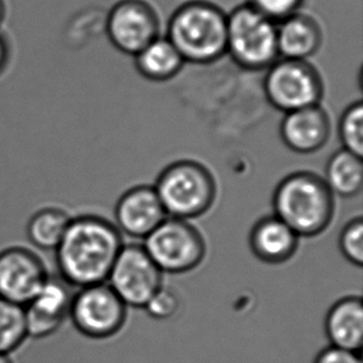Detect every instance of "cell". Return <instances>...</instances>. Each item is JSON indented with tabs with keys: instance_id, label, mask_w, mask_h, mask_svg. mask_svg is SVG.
Here are the masks:
<instances>
[{
	"instance_id": "52a82bcc",
	"label": "cell",
	"mask_w": 363,
	"mask_h": 363,
	"mask_svg": "<svg viewBox=\"0 0 363 363\" xmlns=\"http://www.w3.org/2000/svg\"><path fill=\"white\" fill-rule=\"evenodd\" d=\"M263 91L274 108L290 113L320 104L324 82L309 61L278 59L267 69Z\"/></svg>"
},
{
	"instance_id": "e0dca14e",
	"label": "cell",
	"mask_w": 363,
	"mask_h": 363,
	"mask_svg": "<svg viewBox=\"0 0 363 363\" xmlns=\"http://www.w3.org/2000/svg\"><path fill=\"white\" fill-rule=\"evenodd\" d=\"M330 346L359 352L363 342V304L359 296H345L330 308L325 318Z\"/></svg>"
},
{
	"instance_id": "8fae6325",
	"label": "cell",
	"mask_w": 363,
	"mask_h": 363,
	"mask_svg": "<svg viewBox=\"0 0 363 363\" xmlns=\"http://www.w3.org/2000/svg\"><path fill=\"white\" fill-rule=\"evenodd\" d=\"M50 277L44 260L24 245L0 250V298L24 308Z\"/></svg>"
},
{
	"instance_id": "7402d4cb",
	"label": "cell",
	"mask_w": 363,
	"mask_h": 363,
	"mask_svg": "<svg viewBox=\"0 0 363 363\" xmlns=\"http://www.w3.org/2000/svg\"><path fill=\"white\" fill-rule=\"evenodd\" d=\"M339 137L342 149L357 157L363 155V104L361 101L345 109L339 123Z\"/></svg>"
},
{
	"instance_id": "ba28073f",
	"label": "cell",
	"mask_w": 363,
	"mask_h": 363,
	"mask_svg": "<svg viewBox=\"0 0 363 363\" xmlns=\"http://www.w3.org/2000/svg\"><path fill=\"white\" fill-rule=\"evenodd\" d=\"M127 308L107 283L89 285L74 291L69 319L89 339H111L125 325Z\"/></svg>"
},
{
	"instance_id": "5b68a950",
	"label": "cell",
	"mask_w": 363,
	"mask_h": 363,
	"mask_svg": "<svg viewBox=\"0 0 363 363\" xmlns=\"http://www.w3.org/2000/svg\"><path fill=\"white\" fill-rule=\"evenodd\" d=\"M226 54L247 71H262L279 59L277 24L248 4L227 14Z\"/></svg>"
},
{
	"instance_id": "5bb4252c",
	"label": "cell",
	"mask_w": 363,
	"mask_h": 363,
	"mask_svg": "<svg viewBox=\"0 0 363 363\" xmlns=\"http://www.w3.org/2000/svg\"><path fill=\"white\" fill-rule=\"evenodd\" d=\"M331 122L320 104L285 113L280 123V138L291 152L313 154L329 142Z\"/></svg>"
},
{
	"instance_id": "2e32d148",
	"label": "cell",
	"mask_w": 363,
	"mask_h": 363,
	"mask_svg": "<svg viewBox=\"0 0 363 363\" xmlns=\"http://www.w3.org/2000/svg\"><path fill=\"white\" fill-rule=\"evenodd\" d=\"M323 40L319 23L300 11L277 24L279 59L308 61L319 51Z\"/></svg>"
},
{
	"instance_id": "7c38bea8",
	"label": "cell",
	"mask_w": 363,
	"mask_h": 363,
	"mask_svg": "<svg viewBox=\"0 0 363 363\" xmlns=\"http://www.w3.org/2000/svg\"><path fill=\"white\" fill-rule=\"evenodd\" d=\"M74 288L50 275L29 304L24 306L28 339L43 340L56 334L69 319Z\"/></svg>"
},
{
	"instance_id": "4316f807",
	"label": "cell",
	"mask_w": 363,
	"mask_h": 363,
	"mask_svg": "<svg viewBox=\"0 0 363 363\" xmlns=\"http://www.w3.org/2000/svg\"><path fill=\"white\" fill-rule=\"evenodd\" d=\"M10 61V48L8 40L0 33V76L4 74Z\"/></svg>"
},
{
	"instance_id": "6da1fadb",
	"label": "cell",
	"mask_w": 363,
	"mask_h": 363,
	"mask_svg": "<svg viewBox=\"0 0 363 363\" xmlns=\"http://www.w3.org/2000/svg\"><path fill=\"white\" fill-rule=\"evenodd\" d=\"M123 245L113 222L97 215L72 217L55 250L60 278L74 289L107 283Z\"/></svg>"
},
{
	"instance_id": "3957f363",
	"label": "cell",
	"mask_w": 363,
	"mask_h": 363,
	"mask_svg": "<svg viewBox=\"0 0 363 363\" xmlns=\"http://www.w3.org/2000/svg\"><path fill=\"white\" fill-rule=\"evenodd\" d=\"M167 38L185 64H213L226 54L227 14L210 1H187L174 10Z\"/></svg>"
},
{
	"instance_id": "f1b7e54d",
	"label": "cell",
	"mask_w": 363,
	"mask_h": 363,
	"mask_svg": "<svg viewBox=\"0 0 363 363\" xmlns=\"http://www.w3.org/2000/svg\"><path fill=\"white\" fill-rule=\"evenodd\" d=\"M0 363H14L8 354H0Z\"/></svg>"
},
{
	"instance_id": "30bf717a",
	"label": "cell",
	"mask_w": 363,
	"mask_h": 363,
	"mask_svg": "<svg viewBox=\"0 0 363 363\" xmlns=\"http://www.w3.org/2000/svg\"><path fill=\"white\" fill-rule=\"evenodd\" d=\"M106 33L116 49L135 56L160 36V21L147 1L121 0L109 10Z\"/></svg>"
},
{
	"instance_id": "9c48e42d",
	"label": "cell",
	"mask_w": 363,
	"mask_h": 363,
	"mask_svg": "<svg viewBox=\"0 0 363 363\" xmlns=\"http://www.w3.org/2000/svg\"><path fill=\"white\" fill-rule=\"evenodd\" d=\"M107 284L130 308L143 309L162 286V272L143 245H123Z\"/></svg>"
},
{
	"instance_id": "9a60e30c",
	"label": "cell",
	"mask_w": 363,
	"mask_h": 363,
	"mask_svg": "<svg viewBox=\"0 0 363 363\" xmlns=\"http://www.w3.org/2000/svg\"><path fill=\"white\" fill-rule=\"evenodd\" d=\"M300 237L275 215L262 217L250 233L252 253L267 264H283L296 253Z\"/></svg>"
},
{
	"instance_id": "83f0119b",
	"label": "cell",
	"mask_w": 363,
	"mask_h": 363,
	"mask_svg": "<svg viewBox=\"0 0 363 363\" xmlns=\"http://www.w3.org/2000/svg\"><path fill=\"white\" fill-rule=\"evenodd\" d=\"M5 15H6V5H5L4 0H0V28L4 23Z\"/></svg>"
},
{
	"instance_id": "8992f818",
	"label": "cell",
	"mask_w": 363,
	"mask_h": 363,
	"mask_svg": "<svg viewBox=\"0 0 363 363\" xmlns=\"http://www.w3.org/2000/svg\"><path fill=\"white\" fill-rule=\"evenodd\" d=\"M144 250L162 273L184 274L201 264L206 242L190 222L167 217L144 240Z\"/></svg>"
},
{
	"instance_id": "277c9868",
	"label": "cell",
	"mask_w": 363,
	"mask_h": 363,
	"mask_svg": "<svg viewBox=\"0 0 363 363\" xmlns=\"http://www.w3.org/2000/svg\"><path fill=\"white\" fill-rule=\"evenodd\" d=\"M167 217L192 220L205 215L215 203L217 185L201 162L179 160L162 170L154 185Z\"/></svg>"
},
{
	"instance_id": "d4e9b609",
	"label": "cell",
	"mask_w": 363,
	"mask_h": 363,
	"mask_svg": "<svg viewBox=\"0 0 363 363\" xmlns=\"http://www.w3.org/2000/svg\"><path fill=\"white\" fill-rule=\"evenodd\" d=\"M304 0H247L245 4L278 24L299 11Z\"/></svg>"
},
{
	"instance_id": "ac0fdd59",
	"label": "cell",
	"mask_w": 363,
	"mask_h": 363,
	"mask_svg": "<svg viewBox=\"0 0 363 363\" xmlns=\"http://www.w3.org/2000/svg\"><path fill=\"white\" fill-rule=\"evenodd\" d=\"M138 72L144 79L164 82L182 71L185 61L167 36H159L134 56Z\"/></svg>"
},
{
	"instance_id": "d6986e66",
	"label": "cell",
	"mask_w": 363,
	"mask_h": 363,
	"mask_svg": "<svg viewBox=\"0 0 363 363\" xmlns=\"http://www.w3.org/2000/svg\"><path fill=\"white\" fill-rule=\"evenodd\" d=\"M71 220L72 216L64 207L57 205L40 207L30 216L26 225V237L38 250L55 252Z\"/></svg>"
},
{
	"instance_id": "4fadbf2b",
	"label": "cell",
	"mask_w": 363,
	"mask_h": 363,
	"mask_svg": "<svg viewBox=\"0 0 363 363\" xmlns=\"http://www.w3.org/2000/svg\"><path fill=\"white\" fill-rule=\"evenodd\" d=\"M167 217L155 189L149 185L129 189L114 207V225L130 238L145 240Z\"/></svg>"
},
{
	"instance_id": "484cf974",
	"label": "cell",
	"mask_w": 363,
	"mask_h": 363,
	"mask_svg": "<svg viewBox=\"0 0 363 363\" xmlns=\"http://www.w3.org/2000/svg\"><path fill=\"white\" fill-rule=\"evenodd\" d=\"M314 363H362V361L359 352L329 346L320 351L315 357Z\"/></svg>"
},
{
	"instance_id": "603a6c76",
	"label": "cell",
	"mask_w": 363,
	"mask_h": 363,
	"mask_svg": "<svg viewBox=\"0 0 363 363\" xmlns=\"http://www.w3.org/2000/svg\"><path fill=\"white\" fill-rule=\"evenodd\" d=\"M339 247L345 259L361 268L363 265V220L352 218L340 233Z\"/></svg>"
},
{
	"instance_id": "cb8c5ba5",
	"label": "cell",
	"mask_w": 363,
	"mask_h": 363,
	"mask_svg": "<svg viewBox=\"0 0 363 363\" xmlns=\"http://www.w3.org/2000/svg\"><path fill=\"white\" fill-rule=\"evenodd\" d=\"M180 308L182 299L177 291L162 285L143 309L145 310L147 314L152 319L162 321L174 318L179 313Z\"/></svg>"
},
{
	"instance_id": "ffe728a7",
	"label": "cell",
	"mask_w": 363,
	"mask_h": 363,
	"mask_svg": "<svg viewBox=\"0 0 363 363\" xmlns=\"http://www.w3.org/2000/svg\"><path fill=\"white\" fill-rule=\"evenodd\" d=\"M324 180L334 195L345 199L359 195L363 186L362 157L340 149L330 157Z\"/></svg>"
},
{
	"instance_id": "7a4b0ae2",
	"label": "cell",
	"mask_w": 363,
	"mask_h": 363,
	"mask_svg": "<svg viewBox=\"0 0 363 363\" xmlns=\"http://www.w3.org/2000/svg\"><path fill=\"white\" fill-rule=\"evenodd\" d=\"M273 210L298 236L311 238L326 231L333 221L335 195L318 174L291 172L275 187Z\"/></svg>"
},
{
	"instance_id": "44dd1931",
	"label": "cell",
	"mask_w": 363,
	"mask_h": 363,
	"mask_svg": "<svg viewBox=\"0 0 363 363\" xmlns=\"http://www.w3.org/2000/svg\"><path fill=\"white\" fill-rule=\"evenodd\" d=\"M26 340L24 308L0 298V354L10 356Z\"/></svg>"
}]
</instances>
